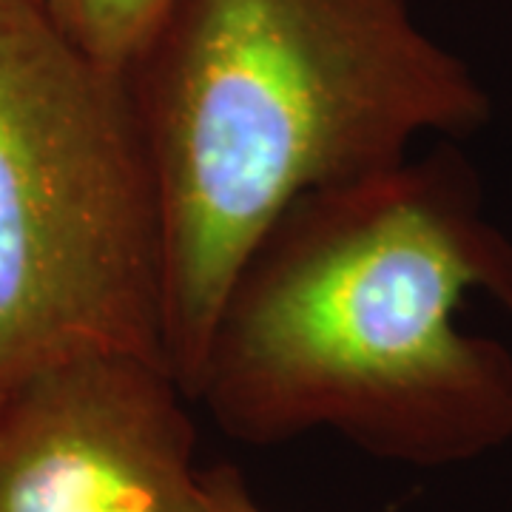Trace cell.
I'll return each mask as SVG.
<instances>
[{
    "label": "cell",
    "instance_id": "6",
    "mask_svg": "<svg viewBox=\"0 0 512 512\" xmlns=\"http://www.w3.org/2000/svg\"><path fill=\"white\" fill-rule=\"evenodd\" d=\"M205 512H265L256 504L245 476L234 464H217L202 470Z\"/></svg>",
    "mask_w": 512,
    "mask_h": 512
},
{
    "label": "cell",
    "instance_id": "5",
    "mask_svg": "<svg viewBox=\"0 0 512 512\" xmlns=\"http://www.w3.org/2000/svg\"><path fill=\"white\" fill-rule=\"evenodd\" d=\"M40 12L86 55L126 72L168 0H35Z\"/></svg>",
    "mask_w": 512,
    "mask_h": 512
},
{
    "label": "cell",
    "instance_id": "4",
    "mask_svg": "<svg viewBox=\"0 0 512 512\" xmlns=\"http://www.w3.org/2000/svg\"><path fill=\"white\" fill-rule=\"evenodd\" d=\"M191 396L165 359L77 345L0 376V512H205Z\"/></svg>",
    "mask_w": 512,
    "mask_h": 512
},
{
    "label": "cell",
    "instance_id": "1",
    "mask_svg": "<svg viewBox=\"0 0 512 512\" xmlns=\"http://www.w3.org/2000/svg\"><path fill=\"white\" fill-rule=\"evenodd\" d=\"M512 316V242L453 146L291 202L222 293L191 384L225 436L333 430L370 456L450 467L512 444V353L467 333Z\"/></svg>",
    "mask_w": 512,
    "mask_h": 512
},
{
    "label": "cell",
    "instance_id": "2",
    "mask_svg": "<svg viewBox=\"0 0 512 512\" xmlns=\"http://www.w3.org/2000/svg\"><path fill=\"white\" fill-rule=\"evenodd\" d=\"M165 225V353L188 396L222 293L299 197L490 120L413 0H168L126 66Z\"/></svg>",
    "mask_w": 512,
    "mask_h": 512
},
{
    "label": "cell",
    "instance_id": "3",
    "mask_svg": "<svg viewBox=\"0 0 512 512\" xmlns=\"http://www.w3.org/2000/svg\"><path fill=\"white\" fill-rule=\"evenodd\" d=\"M77 345L168 362L160 191L123 72L0 0V376Z\"/></svg>",
    "mask_w": 512,
    "mask_h": 512
}]
</instances>
